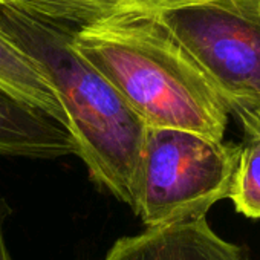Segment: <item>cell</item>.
<instances>
[{
  "label": "cell",
  "instance_id": "obj_1",
  "mask_svg": "<svg viewBox=\"0 0 260 260\" xmlns=\"http://www.w3.org/2000/svg\"><path fill=\"white\" fill-rule=\"evenodd\" d=\"M74 40L146 127L179 128L223 141L226 106L155 10L135 8L77 28Z\"/></svg>",
  "mask_w": 260,
  "mask_h": 260
},
{
  "label": "cell",
  "instance_id": "obj_2",
  "mask_svg": "<svg viewBox=\"0 0 260 260\" xmlns=\"http://www.w3.org/2000/svg\"><path fill=\"white\" fill-rule=\"evenodd\" d=\"M0 26L34 61L66 116L77 155L96 184L132 207L146 124L78 52L75 29L0 5Z\"/></svg>",
  "mask_w": 260,
  "mask_h": 260
},
{
  "label": "cell",
  "instance_id": "obj_3",
  "mask_svg": "<svg viewBox=\"0 0 260 260\" xmlns=\"http://www.w3.org/2000/svg\"><path fill=\"white\" fill-rule=\"evenodd\" d=\"M155 11L245 135H258L260 0H169Z\"/></svg>",
  "mask_w": 260,
  "mask_h": 260
},
{
  "label": "cell",
  "instance_id": "obj_4",
  "mask_svg": "<svg viewBox=\"0 0 260 260\" xmlns=\"http://www.w3.org/2000/svg\"><path fill=\"white\" fill-rule=\"evenodd\" d=\"M240 146L179 128L147 127L132 210L147 228L207 216L228 196Z\"/></svg>",
  "mask_w": 260,
  "mask_h": 260
},
{
  "label": "cell",
  "instance_id": "obj_5",
  "mask_svg": "<svg viewBox=\"0 0 260 260\" xmlns=\"http://www.w3.org/2000/svg\"><path fill=\"white\" fill-rule=\"evenodd\" d=\"M104 260H249L245 251L220 239L207 217H194L141 234L122 237L113 243Z\"/></svg>",
  "mask_w": 260,
  "mask_h": 260
},
{
  "label": "cell",
  "instance_id": "obj_6",
  "mask_svg": "<svg viewBox=\"0 0 260 260\" xmlns=\"http://www.w3.org/2000/svg\"><path fill=\"white\" fill-rule=\"evenodd\" d=\"M0 155L57 159L77 155L66 125L0 87Z\"/></svg>",
  "mask_w": 260,
  "mask_h": 260
},
{
  "label": "cell",
  "instance_id": "obj_7",
  "mask_svg": "<svg viewBox=\"0 0 260 260\" xmlns=\"http://www.w3.org/2000/svg\"><path fill=\"white\" fill-rule=\"evenodd\" d=\"M0 87L25 100L66 125L63 109L34 61L7 36L0 26ZM68 127V125H66Z\"/></svg>",
  "mask_w": 260,
  "mask_h": 260
},
{
  "label": "cell",
  "instance_id": "obj_8",
  "mask_svg": "<svg viewBox=\"0 0 260 260\" xmlns=\"http://www.w3.org/2000/svg\"><path fill=\"white\" fill-rule=\"evenodd\" d=\"M0 5L72 28L89 26L110 16L141 8L127 0H0Z\"/></svg>",
  "mask_w": 260,
  "mask_h": 260
},
{
  "label": "cell",
  "instance_id": "obj_9",
  "mask_svg": "<svg viewBox=\"0 0 260 260\" xmlns=\"http://www.w3.org/2000/svg\"><path fill=\"white\" fill-rule=\"evenodd\" d=\"M228 198L239 213L260 219V134L245 135Z\"/></svg>",
  "mask_w": 260,
  "mask_h": 260
},
{
  "label": "cell",
  "instance_id": "obj_10",
  "mask_svg": "<svg viewBox=\"0 0 260 260\" xmlns=\"http://www.w3.org/2000/svg\"><path fill=\"white\" fill-rule=\"evenodd\" d=\"M4 214H5L4 199L0 196V260H11V255L8 252L7 242H5V234H4Z\"/></svg>",
  "mask_w": 260,
  "mask_h": 260
},
{
  "label": "cell",
  "instance_id": "obj_11",
  "mask_svg": "<svg viewBox=\"0 0 260 260\" xmlns=\"http://www.w3.org/2000/svg\"><path fill=\"white\" fill-rule=\"evenodd\" d=\"M127 2L134 4L137 7H141L144 10H158L164 4H167L169 0H127Z\"/></svg>",
  "mask_w": 260,
  "mask_h": 260
}]
</instances>
